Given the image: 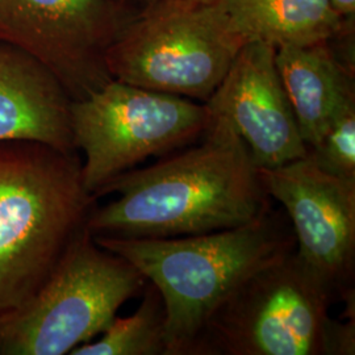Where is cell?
Returning <instances> with one entry per match:
<instances>
[{
  "label": "cell",
  "instance_id": "obj_1",
  "mask_svg": "<svg viewBox=\"0 0 355 355\" xmlns=\"http://www.w3.org/2000/svg\"><path fill=\"white\" fill-rule=\"evenodd\" d=\"M200 142L129 170L98 191L119 198L95 207L94 237L174 239L237 228L272 204L248 146L228 119L212 111Z\"/></svg>",
  "mask_w": 355,
  "mask_h": 355
},
{
  "label": "cell",
  "instance_id": "obj_2",
  "mask_svg": "<svg viewBox=\"0 0 355 355\" xmlns=\"http://www.w3.org/2000/svg\"><path fill=\"white\" fill-rule=\"evenodd\" d=\"M94 240L125 258L161 292L167 355H191L207 320L229 293L296 249L288 217L272 207L249 224L204 234Z\"/></svg>",
  "mask_w": 355,
  "mask_h": 355
},
{
  "label": "cell",
  "instance_id": "obj_3",
  "mask_svg": "<svg viewBox=\"0 0 355 355\" xmlns=\"http://www.w3.org/2000/svg\"><path fill=\"white\" fill-rule=\"evenodd\" d=\"M96 202L78 152L0 141V315L37 291Z\"/></svg>",
  "mask_w": 355,
  "mask_h": 355
},
{
  "label": "cell",
  "instance_id": "obj_4",
  "mask_svg": "<svg viewBox=\"0 0 355 355\" xmlns=\"http://www.w3.org/2000/svg\"><path fill=\"white\" fill-rule=\"evenodd\" d=\"M333 303L296 253L287 254L229 293L191 355L355 354V320L330 318Z\"/></svg>",
  "mask_w": 355,
  "mask_h": 355
},
{
  "label": "cell",
  "instance_id": "obj_5",
  "mask_svg": "<svg viewBox=\"0 0 355 355\" xmlns=\"http://www.w3.org/2000/svg\"><path fill=\"white\" fill-rule=\"evenodd\" d=\"M146 283L136 267L99 246L86 228L37 291L0 315V355L70 354L101 336Z\"/></svg>",
  "mask_w": 355,
  "mask_h": 355
},
{
  "label": "cell",
  "instance_id": "obj_6",
  "mask_svg": "<svg viewBox=\"0 0 355 355\" xmlns=\"http://www.w3.org/2000/svg\"><path fill=\"white\" fill-rule=\"evenodd\" d=\"M248 42L204 0H157L105 53L112 79L207 103Z\"/></svg>",
  "mask_w": 355,
  "mask_h": 355
},
{
  "label": "cell",
  "instance_id": "obj_7",
  "mask_svg": "<svg viewBox=\"0 0 355 355\" xmlns=\"http://www.w3.org/2000/svg\"><path fill=\"white\" fill-rule=\"evenodd\" d=\"M212 120L207 103L112 79L71 102L82 178L94 196L114 178L150 157H165L200 140Z\"/></svg>",
  "mask_w": 355,
  "mask_h": 355
},
{
  "label": "cell",
  "instance_id": "obj_8",
  "mask_svg": "<svg viewBox=\"0 0 355 355\" xmlns=\"http://www.w3.org/2000/svg\"><path fill=\"white\" fill-rule=\"evenodd\" d=\"M133 17L121 0H0V41L36 58L79 101L112 80L105 53Z\"/></svg>",
  "mask_w": 355,
  "mask_h": 355
},
{
  "label": "cell",
  "instance_id": "obj_9",
  "mask_svg": "<svg viewBox=\"0 0 355 355\" xmlns=\"http://www.w3.org/2000/svg\"><path fill=\"white\" fill-rule=\"evenodd\" d=\"M268 196L290 220L295 253L336 302L354 309L355 180L321 170L308 155L258 168Z\"/></svg>",
  "mask_w": 355,
  "mask_h": 355
},
{
  "label": "cell",
  "instance_id": "obj_10",
  "mask_svg": "<svg viewBox=\"0 0 355 355\" xmlns=\"http://www.w3.org/2000/svg\"><path fill=\"white\" fill-rule=\"evenodd\" d=\"M275 54L272 44H246L207 102L211 111L228 119L258 168L278 167L306 155Z\"/></svg>",
  "mask_w": 355,
  "mask_h": 355
},
{
  "label": "cell",
  "instance_id": "obj_11",
  "mask_svg": "<svg viewBox=\"0 0 355 355\" xmlns=\"http://www.w3.org/2000/svg\"><path fill=\"white\" fill-rule=\"evenodd\" d=\"M71 98L36 58L0 41V141H35L78 152Z\"/></svg>",
  "mask_w": 355,
  "mask_h": 355
},
{
  "label": "cell",
  "instance_id": "obj_12",
  "mask_svg": "<svg viewBox=\"0 0 355 355\" xmlns=\"http://www.w3.org/2000/svg\"><path fill=\"white\" fill-rule=\"evenodd\" d=\"M275 61L308 150L346 108L355 105V73L340 62L329 40L280 45Z\"/></svg>",
  "mask_w": 355,
  "mask_h": 355
},
{
  "label": "cell",
  "instance_id": "obj_13",
  "mask_svg": "<svg viewBox=\"0 0 355 355\" xmlns=\"http://www.w3.org/2000/svg\"><path fill=\"white\" fill-rule=\"evenodd\" d=\"M228 19L248 44L304 45L340 35L329 0H204Z\"/></svg>",
  "mask_w": 355,
  "mask_h": 355
},
{
  "label": "cell",
  "instance_id": "obj_14",
  "mask_svg": "<svg viewBox=\"0 0 355 355\" xmlns=\"http://www.w3.org/2000/svg\"><path fill=\"white\" fill-rule=\"evenodd\" d=\"M142 291L133 315L116 316L99 340L78 346L70 355H167L164 297L152 283Z\"/></svg>",
  "mask_w": 355,
  "mask_h": 355
},
{
  "label": "cell",
  "instance_id": "obj_15",
  "mask_svg": "<svg viewBox=\"0 0 355 355\" xmlns=\"http://www.w3.org/2000/svg\"><path fill=\"white\" fill-rule=\"evenodd\" d=\"M306 155L330 175L355 180V105L346 108L331 123Z\"/></svg>",
  "mask_w": 355,
  "mask_h": 355
},
{
  "label": "cell",
  "instance_id": "obj_16",
  "mask_svg": "<svg viewBox=\"0 0 355 355\" xmlns=\"http://www.w3.org/2000/svg\"><path fill=\"white\" fill-rule=\"evenodd\" d=\"M330 10L341 24L337 36L354 35L355 0H329Z\"/></svg>",
  "mask_w": 355,
  "mask_h": 355
},
{
  "label": "cell",
  "instance_id": "obj_17",
  "mask_svg": "<svg viewBox=\"0 0 355 355\" xmlns=\"http://www.w3.org/2000/svg\"><path fill=\"white\" fill-rule=\"evenodd\" d=\"M135 1H140L142 3L144 6H148V4H150V3H154V1H157V0H135Z\"/></svg>",
  "mask_w": 355,
  "mask_h": 355
}]
</instances>
